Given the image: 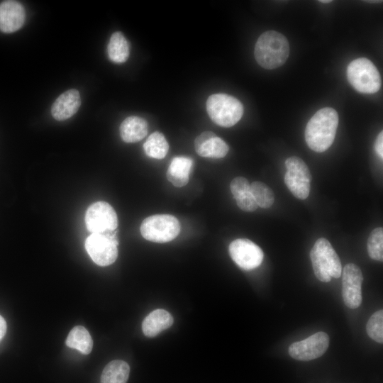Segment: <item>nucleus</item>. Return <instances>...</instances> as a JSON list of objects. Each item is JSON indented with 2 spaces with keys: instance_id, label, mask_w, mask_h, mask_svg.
Wrapping results in <instances>:
<instances>
[{
  "instance_id": "obj_27",
  "label": "nucleus",
  "mask_w": 383,
  "mask_h": 383,
  "mask_svg": "<svg viewBox=\"0 0 383 383\" xmlns=\"http://www.w3.org/2000/svg\"><path fill=\"white\" fill-rule=\"evenodd\" d=\"M237 206L243 211L252 212L257 209V204L250 192L245 193L236 199Z\"/></svg>"
},
{
  "instance_id": "obj_10",
  "label": "nucleus",
  "mask_w": 383,
  "mask_h": 383,
  "mask_svg": "<svg viewBox=\"0 0 383 383\" xmlns=\"http://www.w3.org/2000/svg\"><path fill=\"white\" fill-rule=\"evenodd\" d=\"M229 254L238 266L245 270L255 269L263 260L262 249L247 238H238L229 245Z\"/></svg>"
},
{
  "instance_id": "obj_5",
  "label": "nucleus",
  "mask_w": 383,
  "mask_h": 383,
  "mask_svg": "<svg viewBox=\"0 0 383 383\" xmlns=\"http://www.w3.org/2000/svg\"><path fill=\"white\" fill-rule=\"evenodd\" d=\"M347 78L355 90L364 94L376 93L382 85L378 70L365 57L355 59L349 64Z\"/></svg>"
},
{
  "instance_id": "obj_25",
  "label": "nucleus",
  "mask_w": 383,
  "mask_h": 383,
  "mask_svg": "<svg viewBox=\"0 0 383 383\" xmlns=\"http://www.w3.org/2000/svg\"><path fill=\"white\" fill-rule=\"evenodd\" d=\"M366 330L368 335L379 343H383V311L374 312L370 318Z\"/></svg>"
},
{
  "instance_id": "obj_1",
  "label": "nucleus",
  "mask_w": 383,
  "mask_h": 383,
  "mask_svg": "<svg viewBox=\"0 0 383 383\" xmlns=\"http://www.w3.org/2000/svg\"><path fill=\"white\" fill-rule=\"evenodd\" d=\"M338 120V114L333 108L326 107L316 111L305 128L308 146L317 152L328 149L334 141Z\"/></svg>"
},
{
  "instance_id": "obj_17",
  "label": "nucleus",
  "mask_w": 383,
  "mask_h": 383,
  "mask_svg": "<svg viewBox=\"0 0 383 383\" xmlns=\"http://www.w3.org/2000/svg\"><path fill=\"white\" fill-rule=\"evenodd\" d=\"M193 160L187 157H175L171 161L167 173V179L174 187H182L189 182V177Z\"/></svg>"
},
{
  "instance_id": "obj_24",
  "label": "nucleus",
  "mask_w": 383,
  "mask_h": 383,
  "mask_svg": "<svg viewBox=\"0 0 383 383\" xmlns=\"http://www.w3.org/2000/svg\"><path fill=\"white\" fill-rule=\"evenodd\" d=\"M369 256L377 261L383 260V228L378 227L372 231L367 240Z\"/></svg>"
},
{
  "instance_id": "obj_23",
  "label": "nucleus",
  "mask_w": 383,
  "mask_h": 383,
  "mask_svg": "<svg viewBox=\"0 0 383 383\" xmlns=\"http://www.w3.org/2000/svg\"><path fill=\"white\" fill-rule=\"evenodd\" d=\"M250 192L258 206L268 209L273 204L274 193L265 183L258 181L253 182L250 186Z\"/></svg>"
},
{
  "instance_id": "obj_9",
  "label": "nucleus",
  "mask_w": 383,
  "mask_h": 383,
  "mask_svg": "<svg viewBox=\"0 0 383 383\" xmlns=\"http://www.w3.org/2000/svg\"><path fill=\"white\" fill-rule=\"evenodd\" d=\"M85 224L91 233L114 231L118 227L117 214L107 202L97 201L88 207Z\"/></svg>"
},
{
  "instance_id": "obj_16",
  "label": "nucleus",
  "mask_w": 383,
  "mask_h": 383,
  "mask_svg": "<svg viewBox=\"0 0 383 383\" xmlns=\"http://www.w3.org/2000/svg\"><path fill=\"white\" fill-rule=\"evenodd\" d=\"M173 322V317L168 311L164 309H156L144 318L142 330L145 336L153 338L170 328Z\"/></svg>"
},
{
  "instance_id": "obj_11",
  "label": "nucleus",
  "mask_w": 383,
  "mask_h": 383,
  "mask_svg": "<svg viewBox=\"0 0 383 383\" xmlns=\"http://www.w3.org/2000/svg\"><path fill=\"white\" fill-rule=\"evenodd\" d=\"M328 345V334L318 332L303 340L293 343L289 348V354L295 360L309 361L323 355Z\"/></svg>"
},
{
  "instance_id": "obj_22",
  "label": "nucleus",
  "mask_w": 383,
  "mask_h": 383,
  "mask_svg": "<svg viewBox=\"0 0 383 383\" xmlns=\"http://www.w3.org/2000/svg\"><path fill=\"white\" fill-rule=\"evenodd\" d=\"M143 149L148 157L162 159L168 152L169 144L163 134L155 131L148 138Z\"/></svg>"
},
{
  "instance_id": "obj_7",
  "label": "nucleus",
  "mask_w": 383,
  "mask_h": 383,
  "mask_svg": "<svg viewBox=\"0 0 383 383\" xmlns=\"http://www.w3.org/2000/svg\"><path fill=\"white\" fill-rule=\"evenodd\" d=\"M84 245L93 262L99 266L110 265L117 259L118 240L116 231L91 233Z\"/></svg>"
},
{
  "instance_id": "obj_15",
  "label": "nucleus",
  "mask_w": 383,
  "mask_h": 383,
  "mask_svg": "<svg viewBox=\"0 0 383 383\" xmlns=\"http://www.w3.org/2000/svg\"><path fill=\"white\" fill-rule=\"evenodd\" d=\"M81 105V97L78 90L69 89L60 95L53 103L51 113L57 121H64L75 114Z\"/></svg>"
},
{
  "instance_id": "obj_20",
  "label": "nucleus",
  "mask_w": 383,
  "mask_h": 383,
  "mask_svg": "<svg viewBox=\"0 0 383 383\" xmlns=\"http://www.w3.org/2000/svg\"><path fill=\"white\" fill-rule=\"evenodd\" d=\"M66 345L71 348L78 350L82 354L88 355L92 350L93 340L84 327L77 326L69 333Z\"/></svg>"
},
{
  "instance_id": "obj_13",
  "label": "nucleus",
  "mask_w": 383,
  "mask_h": 383,
  "mask_svg": "<svg viewBox=\"0 0 383 383\" xmlns=\"http://www.w3.org/2000/svg\"><path fill=\"white\" fill-rule=\"evenodd\" d=\"M26 11L16 1H4L0 4V30L11 33L19 30L24 24Z\"/></svg>"
},
{
  "instance_id": "obj_29",
  "label": "nucleus",
  "mask_w": 383,
  "mask_h": 383,
  "mask_svg": "<svg viewBox=\"0 0 383 383\" xmlns=\"http://www.w3.org/2000/svg\"><path fill=\"white\" fill-rule=\"evenodd\" d=\"M6 322L4 317L0 315V341L2 340V338L4 337L6 332Z\"/></svg>"
},
{
  "instance_id": "obj_4",
  "label": "nucleus",
  "mask_w": 383,
  "mask_h": 383,
  "mask_svg": "<svg viewBox=\"0 0 383 383\" xmlns=\"http://www.w3.org/2000/svg\"><path fill=\"white\" fill-rule=\"evenodd\" d=\"M206 111L213 122L218 126L229 128L240 120L243 114V106L234 96L215 94L208 98Z\"/></svg>"
},
{
  "instance_id": "obj_12",
  "label": "nucleus",
  "mask_w": 383,
  "mask_h": 383,
  "mask_svg": "<svg viewBox=\"0 0 383 383\" xmlns=\"http://www.w3.org/2000/svg\"><path fill=\"white\" fill-rule=\"evenodd\" d=\"M342 277V296L344 303L350 309H356L362 303V271L355 264L349 263L344 267Z\"/></svg>"
},
{
  "instance_id": "obj_26",
  "label": "nucleus",
  "mask_w": 383,
  "mask_h": 383,
  "mask_svg": "<svg viewBox=\"0 0 383 383\" xmlns=\"http://www.w3.org/2000/svg\"><path fill=\"white\" fill-rule=\"evenodd\" d=\"M250 186V184L246 178L238 177L231 181L230 189L233 197L236 199L242 194L249 192Z\"/></svg>"
},
{
  "instance_id": "obj_18",
  "label": "nucleus",
  "mask_w": 383,
  "mask_h": 383,
  "mask_svg": "<svg viewBox=\"0 0 383 383\" xmlns=\"http://www.w3.org/2000/svg\"><path fill=\"white\" fill-rule=\"evenodd\" d=\"M120 135L126 143H136L144 138L148 133V123L138 116L127 117L120 126Z\"/></svg>"
},
{
  "instance_id": "obj_21",
  "label": "nucleus",
  "mask_w": 383,
  "mask_h": 383,
  "mask_svg": "<svg viewBox=\"0 0 383 383\" xmlns=\"http://www.w3.org/2000/svg\"><path fill=\"white\" fill-rule=\"evenodd\" d=\"M107 53L111 61L123 63L129 57V45L127 40L119 31L113 33L107 46Z\"/></svg>"
},
{
  "instance_id": "obj_30",
  "label": "nucleus",
  "mask_w": 383,
  "mask_h": 383,
  "mask_svg": "<svg viewBox=\"0 0 383 383\" xmlns=\"http://www.w3.org/2000/svg\"><path fill=\"white\" fill-rule=\"evenodd\" d=\"M318 1L321 3L327 4V3H330L331 1V0H320Z\"/></svg>"
},
{
  "instance_id": "obj_19",
  "label": "nucleus",
  "mask_w": 383,
  "mask_h": 383,
  "mask_svg": "<svg viewBox=\"0 0 383 383\" xmlns=\"http://www.w3.org/2000/svg\"><path fill=\"white\" fill-rule=\"evenodd\" d=\"M128 364L120 360L109 362L104 368L100 383H126L129 377Z\"/></svg>"
},
{
  "instance_id": "obj_2",
  "label": "nucleus",
  "mask_w": 383,
  "mask_h": 383,
  "mask_svg": "<svg viewBox=\"0 0 383 383\" xmlns=\"http://www.w3.org/2000/svg\"><path fill=\"white\" fill-rule=\"evenodd\" d=\"M289 55V45L282 33L275 30L264 32L255 45V58L263 68L272 70L281 67Z\"/></svg>"
},
{
  "instance_id": "obj_8",
  "label": "nucleus",
  "mask_w": 383,
  "mask_h": 383,
  "mask_svg": "<svg viewBox=\"0 0 383 383\" xmlns=\"http://www.w3.org/2000/svg\"><path fill=\"white\" fill-rule=\"evenodd\" d=\"M285 166L287 170L284 180L287 188L296 198L301 200L306 199L310 192L311 181L308 166L296 156L287 158Z\"/></svg>"
},
{
  "instance_id": "obj_6",
  "label": "nucleus",
  "mask_w": 383,
  "mask_h": 383,
  "mask_svg": "<svg viewBox=\"0 0 383 383\" xmlns=\"http://www.w3.org/2000/svg\"><path fill=\"white\" fill-rule=\"evenodd\" d=\"M142 236L152 242L167 243L174 240L180 233L178 219L170 214H156L145 218L140 225Z\"/></svg>"
},
{
  "instance_id": "obj_3",
  "label": "nucleus",
  "mask_w": 383,
  "mask_h": 383,
  "mask_svg": "<svg viewBox=\"0 0 383 383\" xmlns=\"http://www.w3.org/2000/svg\"><path fill=\"white\" fill-rule=\"evenodd\" d=\"M314 274L318 279L328 282L332 277L339 278L342 272L340 258L330 242L318 238L310 251Z\"/></svg>"
},
{
  "instance_id": "obj_28",
  "label": "nucleus",
  "mask_w": 383,
  "mask_h": 383,
  "mask_svg": "<svg viewBox=\"0 0 383 383\" xmlns=\"http://www.w3.org/2000/svg\"><path fill=\"white\" fill-rule=\"evenodd\" d=\"M374 150L379 157L382 160L383 159V132L381 131L375 140L374 143Z\"/></svg>"
},
{
  "instance_id": "obj_14",
  "label": "nucleus",
  "mask_w": 383,
  "mask_h": 383,
  "mask_svg": "<svg viewBox=\"0 0 383 383\" xmlns=\"http://www.w3.org/2000/svg\"><path fill=\"white\" fill-rule=\"evenodd\" d=\"M196 153L204 157L222 158L229 150L227 143L211 131H205L194 140Z\"/></svg>"
}]
</instances>
